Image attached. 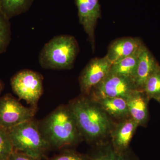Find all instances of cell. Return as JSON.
Listing matches in <instances>:
<instances>
[{"label":"cell","mask_w":160,"mask_h":160,"mask_svg":"<svg viewBox=\"0 0 160 160\" xmlns=\"http://www.w3.org/2000/svg\"><path fill=\"white\" fill-rule=\"evenodd\" d=\"M80 133L90 143H99L111 134L113 129L111 118L97 102L82 94L69 104Z\"/></svg>","instance_id":"obj_1"},{"label":"cell","mask_w":160,"mask_h":160,"mask_svg":"<svg viewBox=\"0 0 160 160\" xmlns=\"http://www.w3.org/2000/svg\"><path fill=\"white\" fill-rule=\"evenodd\" d=\"M38 124L51 148L74 146L83 139L68 105L58 106Z\"/></svg>","instance_id":"obj_2"},{"label":"cell","mask_w":160,"mask_h":160,"mask_svg":"<svg viewBox=\"0 0 160 160\" xmlns=\"http://www.w3.org/2000/svg\"><path fill=\"white\" fill-rule=\"evenodd\" d=\"M79 50L78 44L74 37L68 35L56 36L43 46L39 55V63L45 69H71Z\"/></svg>","instance_id":"obj_3"},{"label":"cell","mask_w":160,"mask_h":160,"mask_svg":"<svg viewBox=\"0 0 160 160\" xmlns=\"http://www.w3.org/2000/svg\"><path fill=\"white\" fill-rule=\"evenodd\" d=\"M8 131L15 151L41 160L51 148L40 130L38 122L34 118L14 126Z\"/></svg>","instance_id":"obj_4"},{"label":"cell","mask_w":160,"mask_h":160,"mask_svg":"<svg viewBox=\"0 0 160 160\" xmlns=\"http://www.w3.org/2000/svg\"><path fill=\"white\" fill-rule=\"evenodd\" d=\"M10 83L12 91L20 99L37 109L38 102L43 92V77L41 73L23 69L13 75Z\"/></svg>","instance_id":"obj_5"},{"label":"cell","mask_w":160,"mask_h":160,"mask_svg":"<svg viewBox=\"0 0 160 160\" xmlns=\"http://www.w3.org/2000/svg\"><path fill=\"white\" fill-rule=\"evenodd\" d=\"M37 109L23 106L11 94L0 98V127L8 130L34 118Z\"/></svg>","instance_id":"obj_6"},{"label":"cell","mask_w":160,"mask_h":160,"mask_svg":"<svg viewBox=\"0 0 160 160\" xmlns=\"http://www.w3.org/2000/svg\"><path fill=\"white\" fill-rule=\"evenodd\" d=\"M137 90L133 80L109 72L91 90L88 96L92 99L103 97L120 98L126 99Z\"/></svg>","instance_id":"obj_7"},{"label":"cell","mask_w":160,"mask_h":160,"mask_svg":"<svg viewBox=\"0 0 160 160\" xmlns=\"http://www.w3.org/2000/svg\"><path fill=\"white\" fill-rule=\"evenodd\" d=\"M112 64L106 56L90 60L79 77L82 94L89 95L92 89L109 73Z\"/></svg>","instance_id":"obj_8"},{"label":"cell","mask_w":160,"mask_h":160,"mask_svg":"<svg viewBox=\"0 0 160 160\" xmlns=\"http://www.w3.org/2000/svg\"><path fill=\"white\" fill-rule=\"evenodd\" d=\"M78 9L79 22L88 35L94 49V32L98 20L101 17L98 0H75Z\"/></svg>","instance_id":"obj_9"},{"label":"cell","mask_w":160,"mask_h":160,"mask_svg":"<svg viewBox=\"0 0 160 160\" xmlns=\"http://www.w3.org/2000/svg\"><path fill=\"white\" fill-rule=\"evenodd\" d=\"M158 65L156 60L146 46L140 48L136 71L133 81L136 89L143 91L146 80Z\"/></svg>","instance_id":"obj_10"},{"label":"cell","mask_w":160,"mask_h":160,"mask_svg":"<svg viewBox=\"0 0 160 160\" xmlns=\"http://www.w3.org/2000/svg\"><path fill=\"white\" fill-rule=\"evenodd\" d=\"M138 126L134 120L129 117L120 121L113 127L110 136L114 149L121 152L126 150Z\"/></svg>","instance_id":"obj_11"},{"label":"cell","mask_w":160,"mask_h":160,"mask_svg":"<svg viewBox=\"0 0 160 160\" xmlns=\"http://www.w3.org/2000/svg\"><path fill=\"white\" fill-rule=\"evenodd\" d=\"M142 44L138 38L127 37L118 39L110 44L106 56L112 64L134 53Z\"/></svg>","instance_id":"obj_12"},{"label":"cell","mask_w":160,"mask_h":160,"mask_svg":"<svg viewBox=\"0 0 160 160\" xmlns=\"http://www.w3.org/2000/svg\"><path fill=\"white\" fill-rule=\"evenodd\" d=\"M130 117L139 126H143L148 118V99L144 91L136 90L126 99Z\"/></svg>","instance_id":"obj_13"},{"label":"cell","mask_w":160,"mask_h":160,"mask_svg":"<svg viewBox=\"0 0 160 160\" xmlns=\"http://www.w3.org/2000/svg\"><path fill=\"white\" fill-rule=\"evenodd\" d=\"M93 100L97 102L110 118L122 121L131 117L125 99L120 98L103 97Z\"/></svg>","instance_id":"obj_14"},{"label":"cell","mask_w":160,"mask_h":160,"mask_svg":"<svg viewBox=\"0 0 160 160\" xmlns=\"http://www.w3.org/2000/svg\"><path fill=\"white\" fill-rule=\"evenodd\" d=\"M140 48L129 56L112 63L109 72L133 80L136 71Z\"/></svg>","instance_id":"obj_15"},{"label":"cell","mask_w":160,"mask_h":160,"mask_svg":"<svg viewBox=\"0 0 160 160\" xmlns=\"http://www.w3.org/2000/svg\"><path fill=\"white\" fill-rule=\"evenodd\" d=\"M33 1L34 0H0V11L9 20L29 10Z\"/></svg>","instance_id":"obj_16"},{"label":"cell","mask_w":160,"mask_h":160,"mask_svg":"<svg viewBox=\"0 0 160 160\" xmlns=\"http://www.w3.org/2000/svg\"><path fill=\"white\" fill-rule=\"evenodd\" d=\"M143 91L148 99H160V66L158 65L146 80Z\"/></svg>","instance_id":"obj_17"},{"label":"cell","mask_w":160,"mask_h":160,"mask_svg":"<svg viewBox=\"0 0 160 160\" xmlns=\"http://www.w3.org/2000/svg\"><path fill=\"white\" fill-rule=\"evenodd\" d=\"M11 38V25L0 11V55L6 51Z\"/></svg>","instance_id":"obj_18"},{"label":"cell","mask_w":160,"mask_h":160,"mask_svg":"<svg viewBox=\"0 0 160 160\" xmlns=\"http://www.w3.org/2000/svg\"><path fill=\"white\" fill-rule=\"evenodd\" d=\"M13 150L8 130L0 127V160H8Z\"/></svg>","instance_id":"obj_19"},{"label":"cell","mask_w":160,"mask_h":160,"mask_svg":"<svg viewBox=\"0 0 160 160\" xmlns=\"http://www.w3.org/2000/svg\"><path fill=\"white\" fill-rule=\"evenodd\" d=\"M92 160H127L121 152L109 146L99 152Z\"/></svg>","instance_id":"obj_20"},{"label":"cell","mask_w":160,"mask_h":160,"mask_svg":"<svg viewBox=\"0 0 160 160\" xmlns=\"http://www.w3.org/2000/svg\"><path fill=\"white\" fill-rule=\"evenodd\" d=\"M49 160H92L91 158L72 150L63 151Z\"/></svg>","instance_id":"obj_21"},{"label":"cell","mask_w":160,"mask_h":160,"mask_svg":"<svg viewBox=\"0 0 160 160\" xmlns=\"http://www.w3.org/2000/svg\"><path fill=\"white\" fill-rule=\"evenodd\" d=\"M8 160H39L22 152L13 150Z\"/></svg>","instance_id":"obj_22"},{"label":"cell","mask_w":160,"mask_h":160,"mask_svg":"<svg viewBox=\"0 0 160 160\" xmlns=\"http://www.w3.org/2000/svg\"><path fill=\"white\" fill-rule=\"evenodd\" d=\"M4 86H5V85H4V83H3V82H2L1 80H0V94H1L2 91L3 89H4Z\"/></svg>","instance_id":"obj_23"},{"label":"cell","mask_w":160,"mask_h":160,"mask_svg":"<svg viewBox=\"0 0 160 160\" xmlns=\"http://www.w3.org/2000/svg\"><path fill=\"white\" fill-rule=\"evenodd\" d=\"M158 102L160 103V99L159 100H158Z\"/></svg>","instance_id":"obj_24"}]
</instances>
